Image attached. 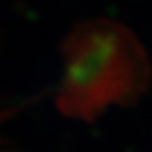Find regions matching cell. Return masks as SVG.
Wrapping results in <instances>:
<instances>
[{
	"instance_id": "obj_1",
	"label": "cell",
	"mask_w": 152,
	"mask_h": 152,
	"mask_svg": "<svg viewBox=\"0 0 152 152\" xmlns=\"http://www.w3.org/2000/svg\"><path fill=\"white\" fill-rule=\"evenodd\" d=\"M63 81L58 107L91 120L112 104L133 102L149 81L144 49L125 26L97 20L76 26L63 44Z\"/></svg>"
}]
</instances>
